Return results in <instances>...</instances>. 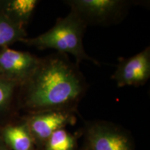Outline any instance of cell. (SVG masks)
I'll return each instance as SVG.
<instances>
[{
  "label": "cell",
  "mask_w": 150,
  "mask_h": 150,
  "mask_svg": "<svg viewBox=\"0 0 150 150\" xmlns=\"http://www.w3.org/2000/svg\"><path fill=\"white\" fill-rule=\"evenodd\" d=\"M87 25L74 13L70 11L64 18L57 19L56 23L48 31L22 42L40 50H54L58 53L71 54L76 64L88 61L99 65L98 61L88 56L85 51L83 39Z\"/></svg>",
  "instance_id": "obj_2"
},
{
  "label": "cell",
  "mask_w": 150,
  "mask_h": 150,
  "mask_svg": "<svg viewBox=\"0 0 150 150\" xmlns=\"http://www.w3.org/2000/svg\"><path fill=\"white\" fill-rule=\"evenodd\" d=\"M0 139L11 150H35L34 140L25 121L0 129Z\"/></svg>",
  "instance_id": "obj_8"
},
{
  "label": "cell",
  "mask_w": 150,
  "mask_h": 150,
  "mask_svg": "<svg viewBox=\"0 0 150 150\" xmlns=\"http://www.w3.org/2000/svg\"><path fill=\"white\" fill-rule=\"evenodd\" d=\"M17 87V84L0 74V114L9 109Z\"/></svg>",
  "instance_id": "obj_12"
},
{
  "label": "cell",
  "mask_w": 150,
  "mask_h": 150,
  "mask_svg": "<svg viewBox=\"0 0 150 150\" xmlns=\"http://www.w3.org/2000/svg\"><path fill=\"white\" fill-rule=\"evenodd\" d=\"M1 1H0V6H1Z\"/></svg>",
  "instance_id": "obj_14"
},
{
  "label": "cell",
  "mask_w": 150,
  "mask_h": 150,
  "mask_svg": "<svg viewBox=\"0 0 150 150\" xmlns=\"http://www.w3.org/2000/svg\"><path fill=\"white\" fill-rule=\"evenodd\" d=\"M65 4L86 25H110L122 20L131 5L125 0H68Z\"/></svg>",
  "instance_id": "obj_3"
},
{
  "label": "cell",
  "mask_w": 150,
  "mask_h": 150,
  "mask_svg": "<svg viewBox=\"0 0 150 150\" xmlns=\"http://www.w3.org/2000/svg\"><path fill=\"white\" fill-rule=\"evenodd\" d=\"M76 148L77 136L61 129L49 137L40 150H76Z\"/></svg>",
  "instance_id": "obj_11"
},
{
  "label": "cell",
  "mask_w": 150,
  "mask_h": 150,
  "mask_svg": "<svg viewBox=\"0 0 150 150\" xmlns=\"http://www.w3.org/2000/svg\"><path fill=\"white\" fill-rule=\"evenodd\" d=\"M22 104L29 113L49 110L76 112L87 91V83L78 65L66 54L41 58L38 67L23 86Z\"/></svg>",
  "instance_id": "obj_1"
},
{
  "label": "cell",
  "mask_w": 150,
  "mask_h": 150,
  "mask_svg": "<svg viewBox=\"0 0 150 150\" xmlns=\"http://www.w3.org/2000/svg\"><path fill=\"white\" fill-rule=\"evenodd\" d=\"M27 35L24 27L0 14V47H7L15 42H22Z\"/></svg>",
  "instance_id": "obj_10"
},
{
  "label": "cell",
  "mask_w": 150,
  "mask_h": 150,
  "mask_svg": "<svg viewBox=\"0 0 150 150\" xmlns=\"http://www.w3.org/2000/svg\"><path fill=\"white\" fill-rule=\"evenodd\" d=\"M34 140L35 147L40 149L49 137L57 130L74 125L77 118L75 111L49 110L31 112L24 118Z\"/></svg>",
  "instance_id": "obj_5"
},
{
  "label": "cell",
  "mask_w": 150,
  "mask_h": 150,
  "mask_svg": "<svg viewBox=\"0 0 150 150\" xmlns=\"http://www.w3.org/2000/svg\"><path fill=\"white\" fill-rule=\"evenodd\" d=\"M150 77V47H147L131 57L122 59L112 75L117 87H139Z\"/></svg>",
  "instance_id": "obj_7"
},
{
  "label": "cell",
  "mask_w": 150,
  "mask_h": 150,
  "mask_svg": "<svg viewBox=\"0 0 150 150\" xmlns=\"http://www.w3.org/2000/svg\"><path fill=\"white\" fill-rule=\"evenodd\" d=\"M38 4V0H4L1 1L0 14L24 27L31 20Z\"/></svg>",
  "instance_id": "obj_9"
},
{
  "label": "cell",
  "mask_w": 150,
  "mask_h": 150,
  "mask_svg": "<svg viewBox=\"0 0 150 150\" xmlns=\"http://www.w3.org/2000/svg\"><path fill=\"white\" fill-rule=\"evenodd\" d=\"M40 59L30 52L3 47L0 50V74L23 86L34 74Z\"/></svg>",
  "instance_id": "obj_6"
},
{
  "label": "cell",
  "mask_w": 150,
  "mask_h": 150,
  "mask_svg": "<svg viewBox=\"0 0 150 150\" xmlns=\"http://www.w3.org/2000/svg\"><path fill=\"white\" fill-rule=\"evenodd\" d=\"M0 150H11L4 145V143L1 141V139H0Z\"/></svg>",
  "instance_id": "obj_13"
},
{
  "label": "cell",
  "mask_w": 150,
  "mask_h": 150,
  "mask_svg": "<svg viewBox=\"0 0 150 150\" xmlns=\"http://www.w3.org/2000/svg\"><path fill=\"white\" fill-rule=\"evenodd\" d=\"M82 150H135L128 134L119 127L105 121L88 123Z\"/></svg>",
  "instance_id": "obj_4"
}]
</instances>
